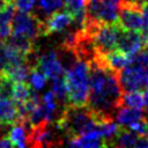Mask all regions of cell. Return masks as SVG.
<instances>
[{
    "label": "cell",
    "instance_id": "cell-1",
    "mask_svg": "<svg viewBox=\"0 0 148 148\" xmlns=\"http://www.w3.org/2000/svg\"><path fill=\"white\" fill-rule=\"evenodd\" d=\"M67 139L77 138L99 126L91 111L86 106L67 104L62 108L61 114L54 123Z\"/></svg>",
    "mask_w": 148,
    "mask_h": 148
},
{
    "label": "cell",
    "instance_id": "cell-2",
    "mask_svg": "<svg viewBox=\"0 0 148 148\" xmlns=\"http://www.w3.org/2000/svg\"><path fill=\"white\" fill-rule=\"evenodd\" d=\"M68 104L83 106L87 104L89 94V79H88V64L83 60H77L73 67L65 71L64 74Z\"/></svg>",
    "mask_w": 148,
    "mask_h": 148
},
{
    "label": "cell",
    "instance_id": "cell-3",
    "mask_svg": "<svg viewBox=\"0 0 148 148\" xmlns=\"http://www.w3.org/2000/svg\"><path fill=\"white\" fill-rule=\"evenodd\" d=\"M64 143V133L54 123H43L31 126L27 138L30 147H57Z\"/></svg>",
    "mask_w": 148,
    "mask_h": 148
},
{
    "label": "cell",
    "instance_id": "cell-4",
    "mask_svg": "<svg viewBox=\"0 0 148 148\" xmlns=\"http://www.w3.org/2000/svg\"><path fill=\"white\" fill-rule=\"evenodd\" d=\"M12 34L23 35L36 42L38 37L44 36L43 20L30 12L17 10L12 18Z\"/></svg>",
    "mask_w": 148,
    "mask_h": 148
},
{
    "label": "cell",
    "instance_id": "cell-5",
    "mask_svg": "<svg viewBox=\"0 0 148 148\" xmlns=\"http://www.w3.org/2000/svg\"><path fill=\"white\" fill-rule=\"evenodd\" d=\"M142 3L143 0H119L118 24L125 30L139 31L142 27Z\"/></svg>",
    "mask_w": 148,
    "mask_h": 148
},
{
    "label": "cell",
    "instance_id": "cell-6",
    "mask_svg": "<svg viewBox=\"0 0 148 148\" xmlns=\"http://www.w3.org/2000/svg\"><path fill=\"white\" fill-rule=\"evenodd\" d=\"M119 24L99 23L96 29L89 35L94 43L96 51L101 54H106L117 46V37L119 32Z\"/></svg>",
    "mask_w": 148,
    "mask_h": 148
},
{
    "label": "cell",
    "instance_id": "cell-7",
    "mask_svg": "<svg viewBox=\"0 0 148 148\" xmlns=\"http://www.w3.org/2000/svg\"><path fill=\"white\" fill-rule=\"evenodd\" d=\"M87 15L102 23H118V6L112 0H88Z\"/></svg>",
    "mask_w": 148,
    "mask_h": 148
},
{
    "label": "cell",
    "instance_id": "cell-8",
    "mask_svg": "<svg viewBox=\"0 0 148 148\" xmlns=\"http://www.w3.org/2000/svg\"><path fill=\"white\" fill-rule=\"evenodd\" d=\"M143 68L128 64L119 73V83L123 91L145 90L143 88Z\"/></svg>",
    "mask_w": 148,
    "mask_h": 148
},
{
    "label": "cell",
    "instance_id": "cell-9",
    "mask_svg": "<svg viewBox=\"0 0 148 148\" xmlns=\"http://www.w3.org/2000/svg\"><path fill=\"white\" fill-rule=\"evenodd\" d=\"M145 46V40L141 32L136 30H125L119 28L117 37V49L127 56H133L134 53L142 50Z\"/></svg>",
    "mask_w": 148,
    "mask_h": 148
},
{
    "label": "cell",
    "instance_id": "cell-10",
    "mask_svg": "<svg viewBox=\"0 0 148 148\" xmlns=\"http://www.w3.org/2000/svg\"><path fill=\"white\" fill-rule=\"evenodd\" d=\"M37 68H39L47 79H57L65 74L64 67L58 58L57 50H49L43 54L38 56L37 59Z\"/></svg>",
    "mask_w": 148,
    "mask_h": 148
},
{
    "label": "cell",
    "instance_id": "cell-11",
    "mask_svg": "<svg viewBox=\"0 0 148 148\" xmlns=\"http://www.w3.org/2000/svg\"><path fill=\"white\" fill-rule=\"evenodd\" d=\"M73 24V16L67 10H56L43 20L44 36L64 32Z\"/></svg>",
    "mask_w": 148,
    "mask_h": 148
},
{
    "label": "cell",
    "instance_id": "cell-12",
    "mask_svg": "<svg viewBox=\"0 0 148 148\" xmlns=\"http://www.w3.org/2000/svg\"><path fill=\"white\" fill-rule=\"evenodd\" d=\"M88 0H64L65 10L73 16V23L76 28H82L87 16Z\"/></svg>",
    "mask_w": 148,
    "mask_h": 148
},
{
    "label": "cell",
    "instance_id": "cell-13",
    "mask_svg": "<svg viewBox=\"0 0 148 148\" xmlns=\"http://www.w3.org/2000/svg\"><path fill=\"white\" fill-rule=\"evenodd\" d=\"M17 108L9 96H0V124L12 125L17 119Z\"/></svg>",
    "mask_w": 148,
    "mask_h": 148
},
{
    "label": "cell",
    "instance_id": "cell-14",
    "mask_svg": "<svg viewBox=\"0 0 148 148\" xmlns=\"http://www.w3.org/2000/svg\"><path fill=\"white\" fill-rule=\"evenodd\" d=\"M139 134L131 131L126 126H119L118 132L113 136L109 147H135V143L139 139Z\"/></svg>",
    "mask_w": 148,
    "mask_h": 148
},
{
    "label": "cell",
    "instance_id": "cell-15",
    "mask_svg": "<svg viewBox=\"0 0 148 148\" xmlns=\"http://www.w3.org/2000/svg\"><path fill=\"white\" fill-rule=\"evenodd\" d=\"M147 116L139 109H133V108H127V106H120L116 114H114V120L121 125V126H127L134 121L145 119Z\"/></svg>",
    "mask_w": 148,
    "mask_h": 148
},
{
    "label": "cell",
    "instance_id": "cell-16",
    "mask_svg": "<svg viewBox=\"0 0 148 148\" xmlns=\"http://www.w3.org/2000/svg\"><path fill=\"white\" fill-rule=\"evenodd\" d=\"M15 13L13 2H8L0 10V39L6 40L12 35V18Z\"/></svg>",
    "mask_w": 148,
    "mask_h": 148
},
{
    "label": "cell",
    "instance_id": "cell-17",
    "mask_svg": "<svg viewBox=\"0 0 148 148\" xmlns=\"http://www.w3.org/2000/svg\"><path fill=\"white\" fill-rule=\"evenodd\" d=\"M5 42L8 43L14 49H16L17 51H20L21 53H23L24 56H27L28 53H30L35 50V40H32L31 38L27 37V36H23V35L12 34Z\"/></svg>",
    "mask_w": 148,
    "mask_h": 148
},
{
    "label": "cell",
    "instance_id": "cell-18",
    "mask_svg": "<svg viewBox=\"0 0 148 148\" xmlns=\"http://www.w3.org/2000/svg\"><path fill=\"white\" fill-rule=\"evenodd\" d=\"M30 67L28 64H21L15 66H8L2 75L12 82H27L30 74Z\"/></svg>",
    "mask_w": 148,
    "mask_h": 148
},
{
    "label": "cell",
    "instance_id": "cell-19",
    "mask_svg": "<svg viewBox=\"0 0 148 148\" xmlns=\"http://www.w3.org/2000/svg\"><path fill=\"white\" fill-rule=\"evenodd\" d=\"M104 58H105L108 66L118 73L130 64V56H127L124 52H121L120 50H116V49L108 52L106 54H104Z\"/></svg>",
    "mask_w": 148,
    "mask_h": 148
},
{
    "label": "cell",
    "instance_id": "cell-20",
    "mask_svg": "<svg viewBox=\"0 0 148 148\" xmlns=\"http://www.w3.org/2000/svg\"><path fill=\"white\" fill-rule=\"evenodd\" d=\"M31 86L27 82H12L10 98L15 104H24L31 94Z\"/></svg>",
    "mask_w": 148,
    "mask_h": 148
},
{
    "label": "cell",
    "instance_id": "cell-21",
    "mask_svg": "<svg viewBox=\"0 0 148 148\" xmlns=\"http://www.w3.org/2000/svg\"><path fill=\"white\" fill-rule=\"evenodd\" d=\"M120 106L141 110L143 108V94L141 92V90L123 91L120 98Z\"/></svg>",
    "mask_w": 148,
    "mask_h": 148
},
{
    "label": "cell",
    "instance_id": "cell-22",
    "mask_svg": "<svg viewBox=\"0 0 148 148\" xmlns=\"http://www.w3.org/2000/svg\"><path fill=\"white\" fill-rule=\"evenodd\" d=\"M51 91L53 92L57 102L59 103L60 106H65L68 104V96H67V87H66V82H65V77L59 76L57 79L52 80V89Z\"/></svg>",
    "mask_w": 148,
    "mask_h": 148
},
{
    "label": "cell",
    "instance_id": "cell-23",
    "mask_svg": "<svg viewBox=\"0 0 148 148\" xmlns=\"http://www.w3.org/2000/svg\"><path fill=\"white\" fill-rule=\"evenodd\" d=\"M36 3L44 18H46L51 13L64 7V0H36Z\"/></svg>",
    "mask_w": 148,
    "mask_h": 148
},
{
    "label": "cell",
    "instance_id": "cell-24",
    "mask_svg": "<svg viewBox=\"0 0 148 148\" xmlns=\"http://www.w3.org/2000/svg\"><path fill=\"white\" fill-rule=\"evenodd\" d=\"M29 81H30V86L35 89V90H40L45 87L47 77L46 75L37 67H34L30 69V74H29Z\"/></svg>",
    "mask_w": 148,
    "mask_h": 148
},
{
    "label": "cell",
    "instance_id": "cell-25",
    "mask_svg": "<svg viewBox=\"0 0 148 148\" xmlns=\"http://www.w3.org/2000/svg\"><path fill=\"white\" fill-rule=\"evenodd\" d=\"M126 127H127V128H130L131 131L135 132V133H136V134H139V135L148 136L146 118H145V119H141V120H138V121H134V123H132V124L127 125Z\"/></svg>",
    "mask_w": 148,
    "mask_h": 148
},
{
    "label": "cell",
    "instance_id": "cell-26",
    "mask_svg": "<svg viewBox=\"0 0 148 148\" xmlns=\"http://www.w3.org/2000/svg\"><path fill=\"white\" fill-rule=\"evenodd\" d=\"M141 36L145 43L148 40V3L143 0L142 3V27H141Z\"/></svg>",
    "mask_w": 148,
    "mask_h": 148
},
{
    "label": "cell",
    "instance_id": "cell-27",
    "mask_svg": "<svg viewBox=\"0 0 148 148\" xmlns=\"http://www.w3.org/2000/svg\"><path fill=\"white\" fill-rule=\"evenodd\" d=\"M13 3L18 12H30L35 6L36 0H13Z\"/></svg>",
    "mask_w": 148,
    "mask_h": 148
},
{
    "label": "cell",
    "instance_id": "cell-28",
    "mask_svg": "<svg viewBox=\"0 0 148 148\" xmlns=\"http://www.w3.org/2000/svg\"><path fill=\"white\" fill-rule=\"evenodd\" d=\"M8 67V60L5 52V40L0 39V73L2 74Z\"/></svg>",
    "mask_w": 148,
    "mask_h": 148
},
{
    "label": "cell",
    "instance_id": "cell-29",
    "mask_svg": "<svg viewBox=\"0 0 148 148\" xmlns=\"http://www.w3.org/2000/svg\"><path fill=\"white\" fill-rule=\"evenodd\" d=\"M0 147H5V148H12L14 147L12 141L8 139V136H3L0 139Z\"/></svg>",
    "mask_w": 148,
    "mask_h": 148
},
{
    "label": "cell",
    "instance_id": "cell-30",
    "mask_svg": "<svg viewBox=\"0 0 148 148\" xmlns=\"http://www.w3.org/2000/svg\"><path fill=\"white\" fill-rule=\"evenodd\" d=\"M143 106L146 112L148 113V89L145 90V94H143Z\"/></svg>",
    "mask_w": 148,
    "mask_h": 148
},
{
    "label": "cell",
    "instance_id": "cell-31",
    "mask_svg": "<svg viewBox=\"0 0 148 148\" xmlns=\"http://www.w3.org/2000/svg\"><path fill=\"white\" fill-rule=\"evenodd\" d=\"M8 2H13V1H9V0H0V10H1Z\"/></svg>",
    "mask_w": 148,
    "mask_h": 148
},
{
    "label": "cell",
    "instance_id": "cell-32",
    "mask_svg": "<svg viewBox=\"0 0 148 148\" xmlns=\"http://www.w3.org/2000/svg\"><path fill=\"white\" fill-rule=\"evenodd\" d=\"M143 49H145V50H146V51L148 52V40H147V42L145 43V46H143Z\"/></svg>",
    "mask_w": 148,
    "mask_h": 148
},
{
    "label": "cell",
    "instance_id": "cell-33",
    "mask_svg": "<svg viewBox=\"0 0 148 148\" xmlns=\"http://www.w3.org/2000/svg\"><path fill=\"white\" fill-rule=\"evenodd\" d=\"M146 124H147V132H148V118L146 117Z\"/></svg>",
    "mask_w": 148,
    "mask_h": 148
},
{
    "label": "cell",
    "instance_id": "cell-34",
    "mask_svg": "<svg viewBox=\"0 0 148 148\" xmlns=\"http://www.w3.org/2000/svg\"><path fill=\"white\" fill-rule=\"evenodd\" d=\"M145 1H146V2H147V3H148V0H145Z\"/></svg>",
    "mask_w": 148,
    "mask_h": 148
},
{
    "label": "cell",
    "instance_id": "cell-35",
    "mask_svg": "<svg viewBox=\"0 0 148 148\" xmlns=\"http://www.w3.org/2000/svg\"><path fill=\"white\" fill-rule=\"evenodd\" d=\"M9 1H13V0H9Z\"/></svg>",
    "mask_w": 148,
    "mask_h": 148
}]
</instances>
